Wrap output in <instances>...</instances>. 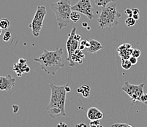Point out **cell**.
I'll return each mask as SVG.
<instances>
[{
	"mask_svg": "<svg viewBox=\"0 0 147 127\" xmlns=\"http://www.w3.org/2000/svg\"><path fill=\"white\" fill-rule=\"evenodd\" d=\"M136 23V20H135L133 17H128L127 18L125 21V24H126L127 26L128 27H131V26H133Z\"/></svg>",
	"mask_w": 147,
	"mask_h": 127,
	"instance_id": "21",
	"label": "cell"
},
{
	"mask_svg": "<svg viewBox=\"0 0 147 127\" xmlns=\"http://www.w3.org/2000/svg\"><path fill=\"white\" fill-rule=\"evenodd\" d=\"M29 71H30V68H29V67H27L26 68V69H25V73H29Z\"/></svg>",
	"mask_w": 147,
	"mask_h": 127,
	"instance_id": "38",
	"label": "cell"
},
{
	"mask_svg": "<svg viewBox=\"0 0 147 127\" xmlns=\"http://www.w3.org/2000/svg\"><path fill=\"white\" fill-rule=\"evenodd\" d=\"M115 0H94V4L98 7H105L108 4L114 2Z\"/></svg>",
	"mask_w": 147,
	"mask_h": 127,
	"instance_id": "16",
	"label": "cell"
},
{
	"mask_svg": "<svg viewBox=\"0 0 147 127\" xmlns=\"http://www.w3.org/2000/svg\"><path fill=\"white\" fill-rule=\"evenodd\" d=\"M67 85V84H66ZM66 85H55L50 83L51 89V95L49 105L46 110L52 118H57L60 116H65V101H66V93L65 90Z\"/></svg>",
	"mask_w": 147,
	"mask_h": 127,
	"instance_id": "1",
	"label": "cell"
},
{
	"mask_svg": "<svg viewBox=\"0 0 147 127\" xmlns=\"http://www.w3.org/2000/svg\"><path fill=\"white\" fill-rule=\"evenodd\" d=\"M141 102L144 103L146 105H147V93H144V94L141 96V99H140V101Z\"/></svg>",
	"mask_w": 147,
	"mask_h": 127,
	"instance_id": "28",
	"label": "cell"
},
{
	"mask_svg": "<svg viewBox=\"0 0 147 127\" xmlns=\"http://www.w3.org/2000/svg\"><path fill=\"white\" fill-rule=\"evenodd\" d=\"M144 84L141 83L140 85H138L137 90H136V93H135L134 95H133V97H131V99L133 101V103H135L136 101H140V99H141V96L144 93Z\"/></svg>",
	"mask_w": 147,
	"mask_h": 127,
	"instance_id": "15",
	"label": "cell"
},
{
	"mask_svg": "<svg viewBox=\"0 0 147 127\" xmlns=\"http://www.w3.org/2000/svg\"><path fill=\"white\" fill-rule=\"evenodd\" d=\"M18 62L19 63H26V60L24 59V58H19V60H18Z\"/></svg>",
	"mask_w": 147,
	"mask_h": 127,
	"instance_id": "37",
	"label": "cell"
},
{
	"mask_svg": "<svg viewBox=\"0 0 147 127\" xmlns=\"http://www.w3.org/2000/svg\"><path fill=\"white\" fill-rule=\"evenodd\" d=\"M129 61H130L131 64H132V65H135L138 63V58H136V57L135 56H131L129 57Z\"/></svg>",
	"mask_w": 147,
	"mask_h": 127,
	"instance_id": "29",
	"label": "cell"
},
{
	"mask_svg": "<svg viewBox=\"0 0 147 127\" xmlns=\"http://www.w3.org/2000/svg\"><path fill=\"white\" fill-rule=\"evenodd\" d=\"M89 47V41L86 40H82L81 42L79 43V46H78V49L80 50H84V49H87Z\"/></svg>",
	"mask_w": 147,
	"mask_h": 127,
	"instance_id": "19",
	"label": "cell"
},
{
	"mask_svg": "<svg viewBox=\"0 0 147 127\" xmlns=\"http://www.w3.org/2000/svg\"><path fill=\"white\" fill-rule=\"evenodd\" d=\"M80 18H81V14H80L79 12L72 10L71 13H70V20H71V21L77 22V21H79Z\"/></svg>",
	"mask_w": 147,
	"mask_h": 127,
	"instance_id": "17",
	"label": "cell"
},
{
	"mask_svg": "<svg viewBox=\"0 0 147 127\" xmlns=\"http://www.w3.org/2000/svg\"><path fill=\"white\" fill-rule=\"evenodd\" d=\"M117 50L121 59H129V57L131 56L130 55H132V53H133V49L132 48L130 44L127 43L120 45Z\"/></svg>",
	"mask_w": 147,
	"mask_h": 127,
	"instance_id": "9",
	"label": "cell"
},
{
	"mask_svg": "<svg viewBox=\"0 0 147 127\" xmlns=\"http://www.w3.org/2000/svg\"><path fill=\"white\" fill-rule=\"evenodd\" d=\"M103 48V45L100 43V42H98L96 40H89V47L86 50H87L88 53H94L96 52L99 51L100 50Z\"/></svg>",
	"mask_w": 147,
	"mask_h": 127,
	"instance_id": "12",
	"label": "cell"
},
{
	"mask_svg": "<svg viewBox=\"0 0 147 127\" xmlns=\"http://www.w3.org/2000/svg\"><path fill=\"white\" fill-rule=\"evenodd\" d=\"M57 127H68V126H67V124H65V123L60 122V123H59Z\"/></svg>",
	"mask_w": 147,
	"mask_h": 127,
	"instance_id": "33",
	"label": "cell"
},
{
	"mask_svg": "<svg viewBox=\"0 0 147 127\" xmlns=\"http://www.w3.org/2000/svg\"><path fill=\"white\" fill-rule=\"evenodd\" d=\"M10 21L7 18H2V19L0 20V27L2 30H7L10 27Z\"/></svg>",
	"mask_w": 147,
	"mask_h": 127,
	"instance_id": "18",
	"label": "cell"
},
{
	"mask_svg": "<svg viewBox=\"0 0 147 127\" xmlns=\"http://www.w3.org/2000/svg\"><path fill=\"white\" fill-rule=\"evenodd\" d=\"M16 79L10 75L6 76H0V90L10 91L15 85Z\"/></svg>",
	"mask_w": 147,
	"mask_h": 127,
	"instance_id": "8",
	"label": "cell"
},
{
	"mask_svg": "<svg viewBox=\"0 0 147 127\" xmlns=\"http://www.w3.org/2000/svg\"><path fill=\"white\" fill-rule=\"evenodd\" d=\"M137 88L138 85H133V84L129 83V82H125V85L121 88V90L125 91L127 94H128V96L131 98L133 97V95L136 93Z\"/></svg>",
	"mask_w": 147,
	"mask_h": 127,
	"instance_id": "13",
	"label": "cell"
},
{
	"mask_svg": "<svg viewBox=\"0 0 147 127\" xmlns=\"http://www.w3.org/2000/svg\"><path fill=\"white\" fill-rule=\"evenodd\" d=\"M65 90H66L67 93V92H69L70 91H71V89H70V88H69V86L67 85V84L66 87H65Z\"/></svg>",
	"mask_w": 147,
	"mask_h": 127,
	"instance_id": "36",
	"label": "cell"
},
{
	"mask_svg": "<svg viewBox=\"0 0 147 127\" xmlns=\"http://www.w3.org/2000/svg\"><path fill=\"white\" fill-rule=\"evenodd\" d=\"M74 37L75 39H76V40H78V41H80L81 40V36L80 35V34H75L74 35Z\"/></svg>",
	"mask_w": 147,
	"mask_h": 127,
	"instance_id": "35",
	"label": "cell"
},
{
	"mask_svg": "<svg viewBox=\"0 0 147 127\" xmlns=\"http://www.w3.org/2000/svg\"><path fill=\"white\" fill-rule=\"evenodd\" d=\"M76 28H73L71 32L68 35V39L66 42V48L68 55L66 59L67 61H69V63H70L71 61V57L73 54L78 48V46H79V41L76 40L74 37L75 34L76 33Z\"/></svg>",
	"mask_w": 147,
	"mask_h": 127,
	"instance_id": "7",
	"label": "cell"
},
{
	"mask_svg": "<svg viewBox=\"0 0 147 127\" xmlns=\"http://www.w3.org/2000/svg\"><path fill=\"white\" fill-rule=\"evenodd\" d=\"M111 127H133V126L127 124H113L111 125Z\"/></svg>",
	"mask_w": 147,
	"mask_h": 127,
	"instance_id": "27",
	"label": "cell"
},
{
	"mask_svg": "<svg viewBox=\"0 0 147 127\" xmlns=\"http://www.w3.org/2000/svg\"><path fill=\"white\" fill-rule=\"evenodd\" d=\"M46 15V8L45 6H38L33 18L32 21L29 24V28L32 29V33L35 37L40 35L41 29L42 28V24Z\"/></svg>",
	"mask_w": 147,
	"mask_h": 127,
	"instance_id": "5",
	"label": "cell"
},
{
	"mask_svg": "<svg viewBox=\"0 0 147 127\" xmlns=\"http://www.w3.org/2000/svg\"><path fill=\"white\" fill-rule=\"evenodd\" d=\"M131 56L136 57V58H138V57H140V56H141V50L137 48L133 49V53H132V55H131Z\"/></svg>",
	"mask_w": 147,
	"mask_h": 127,
	"instance_id": "26",
	"label": "cell"
},
{
	"mask_svg": "<svg viewBox=\"0 0 147 127\" xmlns=\"http://www.w3.org/2000/svg\"><path fill=\"white\" fill-rule=\"evenodd\" d=\"M72 10L78 11L86 15L89 20L94 18V13L90 0H79L75 5L72 6Z\"/></svg>",
	"mask_w": 147,
	"mask_h": 127,
	"instance_id": "6",
	"label": "cell"
},
{
	"mask_svg": "<svg viewBox=\"0 0 147 127\" xmlns=\"http://www.w3.org/2000/svg\"><path fill=\"white\" fill-rule=\"evenodd\" d=\"M121 15L117 10V3L111 2L103 7L97 19L100 29L115 27L119 24Z\"/></svg>",
	"mask_w": 147,
	"mask_h": 127,
	"instance_id": "4",
	"label": "cell"
},
{
	"mask_svg": "<svg viewBox=\"0 0 147 127\" xmlns=\"http://www.w3.org/2000/svg\"><path fill=\"white\" fill-rule=\"evenodd\" d=\"M77 92H78V93H81L84 97H88L89 96V92L90 91H89L81 90L80 88H78V89H77Z\"/></svg>",
	"mask_w": 147,
	"mask_h": 127,
	"instance_id": "25",
	"label": "cell"
},
{
	"mask_svg": "<svg viewBox=\"0 0 147 127\" xmlns=\"http://www.w3.org/2000/svg\"><path fill=\"white\" fill-rule=\"evenodd\" d=\"M100 127H103V126H100Z\"/></svg>",
	"mask_w": 147,
	"mask_h": 127,
	"instance_id": "40",
	"label": "cell"
},
{
	"mask_svg": "<svg viewBox=\"0 0 147 127\" xmlns=\"http://www.w3.org/2000/svg\"><path fill=\"white\" fill-rule=\"evenodd\" d=\"M11 33H10V32H6L4 34L2 39H3V40L5 41V42H8L10 40V38H11Z\"/></svg>",
	"mask_w": 147,
	"mask_h": 127,
	"instance_id": "24",
	"label": "cell"
},
{
	"mask_svg": "<svg viewBox=\"0 0 147 127\" xmlns=\"http://www.w3.org/2000/svg\"><path fill=\"white\" fill-rule=\"evenodd\" d=\"M13 110L14 113H18V111L19 110V107H18V105H13Z\"/></svg>",
	"mask_w": 147,
	"mask_h": 127,
	"instance_id": "32",
	"label": "cell"
},
{
	"mask_svg": "<svg viewBox=\"0 0 147 127\" xmlns=\"http://www.w3.org/2000/svg\"><path fill=\"white\" fill-rule=\"evenodd\" d=\"M80 89H81V90H84V91H90V87H89V85H82V86L80 87Z\"/></svg>",
	"mask_w": 147,
	"mask_h": 127,
	"instance_id": "31",
	"label": "cell"
},
{
	"mask_svg": "<svg viewBox=\"0 0 147 127\" xmlns=\"http://www.w3.org/2000/svg\"><path fill=\"white\" fill-rule=\"evenodd\" d=\"M87 117L90 121L100 120L103 118V113L97 108L92 107L87 110Z\"/></svg>",
	"mask_w": 147,
	"mask_h": 127,
	"instance_id": "10",
	"label": "cell"
},
{
	"mask_svg": "<svg viewBox=\"0 0 147 127\" xmlns=\"http://www.w3.org/2000/svg\"><path fill=\"white\" fill-rule=\"evenodd\" d=\"M53 12L55 13L58 27L59 29L66 27L71 22L70 13L72 12V5L70 0H59L56 3L51 5Z\"/></svg>",
	"mask_w": 147,
	"mask_h": 127,
	"instance_id": "3",
	"label": "cell"
},
{
	"mask_svg": "<svg viewBox=\"0 0 147 127\" xmlns=\"http://www.w3.org/2000/svg\"><path fill=\"white\" fill-rule=\"evenodd\" d=\"M121 67L124 69H129L132 67V64L129 59H121Z\"/></svg>",
	"mask_w": 147,
	"mask_h": 127,
	"instance_id": "20",
	"label": "cell"
},
{
	"mask_svg": "<svg viewBox=\"0 0 147 127\" xmlns=\"http://www.w3.org/2000/svg\"><path fill=\"white\" fill-rule=\"evenodd\" d=\"M87 23H82V26H84V27H86V26H87Z\"/></svg>",
	"mask_w": 147,
	"mask_h": 127,
	"instance_id": "39",
	"label": "cell"
},
{
	"mask_svg": "<svg viewBox=\"0 0 147 127\" xmlns=\"http://www.w3.org/2000/svg\"><path fill=\"white\" fill-rule=\"evenodd\" d=\"M125 13L128 15V17L133 16V9L131 8H125Z\"/></svg>",
	"mask_w": 147,
	"mask_h": 127,
	"instance_id": "30",
	"label": "cell"
},
{
	"mask_svg": "<svg viewBox=\"0 0 147 127\" xmlns=\"http://www.w3.org/2000/svg\"><path fill=\"white\" fill-rule=\"evenodd\" d=\"M90 127H100L101 126L100 120H92L89 123Z\"/></svg>",
	"mask_w": 147,
	"mask_h": 127,
	"instance_id": "23",
	"label": "cell"
},
{
	"mask_svg": "<svg viewBox=\"0 0 147 127\" xmlns=\"http://www.w3.org/2000/svg\"><path fill=\"white\" fill-rule=\"evenodd\" d=\"M133 17L135 20H138L140 18V11L137 8H133Z\"/></svg>",
	"mask_w": 147,
	"mask_h": 127,
	"instance_id": "22",
	"label": "cell"
},
{
	"mask_svg": "<svg viewBox=\"0 0 147 127\" xmlns=\"http://www.w3.org/2000/svg\"><path fill=\"white\" fill-rule=\"evenodd\" d=\"M62 55L63 49L61 48H57L53 51L44 50L43 53L38 58H34V61L40 63L41 69L47 74L55 75L57 71L65 67L62 61Z\"/></svg>",
	"mask_w": 147,
	"mask_h": 127,
	"instance_id": "2",
	"label": "cell"
},
{
	"mask_svg": "<svg viewBox=\"0 0 147 127\" xmlns=\"http://www.w3.org/2000/svg\"><path fill=\"white\" fill-rule=\"evenodd\" d=\"M76 127H88L85 123H80V124H76Z\"/></svg>",
	"mask_w": 147,
	"mask_h": 127,
	"instance_id": "34",
	"label": "cell"
},
{
	"mask_svg": "<svg viewBox=\"0 0 147 127\" xmlns=\"http://www.w3.org/2000/svg\"><path fill=\"white\" fill-rule=\"evenodd\" d=\"M26 63H16L13 65V70L16 72L18 77L22 75L23 73H25V69L27 67Z\"/></svg>",
	"mask_w": 147,
	"mask_h": 127,
	"instance_id": "14",
	"label": "cell"
},
{
	"mask_svg": "<svg viewBox=\"0 0 147 127\" xmlns=\"http://www.w3.org/2000/svg\"><path fill=\"white\" fill-rule=\"evenodd\" d=\"M84 57H85V55L83 53L82 50H80V49H77L72 56L71 61H70V63H69V66L72 67H75V63H78L80 65L82 64Z\"/></svg>",
	"mask_w": 147,
	"mask_h": 127,
	"instance_id": "11",
	"label": "cell"
}]
</instances>
